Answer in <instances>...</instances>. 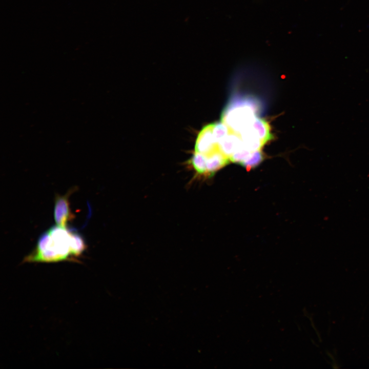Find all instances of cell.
<instances>
[{"instance_id":"7a4b0ae2","label":"cell","mask_w":369,"mask_h":369,"mask_svg":"<svg viewBox=\"0 0 369 369\" xmlns=\"http://www.w3.org/2000/svg\"><path fill=\"white\" fill-rule=\"evenodd\" d=\"M259 100L251 96L231 98L221 114V120L230 131L239 134L250 127L261 111Z\"/></svg>"},{"instance_id":"52a82bcc","label":"cell","mask_w":369,"mask_h":369,"mask_svg":"<svg viewBox=\"0 0 369 369\" xmlns=\"http://www.w3.org/2000/svg\"><path fill=\"white\" fill-rule=\"evenodd\" d=\"M251 126L263 145L273 138L270 127L265 120L257 116Z\"/></svg>"},{"instance_id":"3957f363","label":"cell","mask_w":369,"mask_h":369,"mask_svg":"<svg viewBox=\"0 0 369 369\" xmlns=\"http://www.w3.org/2000/svg\"><path fill=\"white\" fill-rule=\"evenodd\" d=\"M73 187L64 195L56 194L54 201V217L57 225L66 227L67 223L74 218L73 214L70 209L69 198L76 190Z\"/></svg>"},{"instance_id":"ba28073f","label":"cell","mask_w":369,"mask_h":369,"mask_svg":"<svg viewBox=\"0 0 369 369\" xmlns=\"http://www.w3.org/2000/svg\"><path fill=\"white\" fill-rule=\"evenodd\" d=\"M70 247L73 257L78 262L77 258L80 256L86 249L87 246L82 236L75 232H71Z\"/></svg>"},{"instance_id":"9c48e42d","label":"cell","mask_w":369,"mask_h":369,"mask_svg":"<svg viewBox=\"0 0 369 369\" xmlns=\"http://www.w3.org/2000/svg\"><path fill=\"white\" fill-rule=\"evenodd\" d=\"M263 155L261 150L252 152L251 154L239 164L247 170H251L257 167L263 160Z\"/></svg>"},{"instance_id":"6da1fadb","label":"cell","mask_w":369,"mask_h":369,"mask_svg":"<svg viewBox=\"0 0 369 369\" xmlns=\"http://www.w3.org/2000/svg\"><path fill=\"white\" fill-rule=\"evenodd\" d=\"M71 233L66 227L52 226L39 236L36 247L24 258L23 262H78L71 253Z\"/></svg>"},{"instance_id":"8992f818","label":"cell","mask_w":369,"mask_h":369,"mask_svg":"<svg viewBox=\"0 0 369 369\" xmlns=\"http://www.w3.org/2000/svg\"><path fill=\"white\" fill-rule=\"evenodd\" d=\"M218 144L220 151L230 158L243 145V142L238 134L230 132Z\"/></svg>"},{"instance_id":"277c9868","label":"cell","mask_w":369,"mask_h":369,"mask_svg":"<svg viewBox=\"0 0 369 369\" xmlns=\"http://www.w3.org/2000/svg\"><path fill=\"white\" fill-rule=\"evenodd\" d=\"M214 123L204 126L199 133L195 145L194 152L207 156L220 150L213 134Z\"/></svg>"},{"instance_id":"30bf717a","label":"cell","mask_w":369,"mask_h":369,"mask_svg":"<svg viewBox=\"0 0 369 369\" xmlns=\"http://www.w3.org/2000/svg\"><path fill=\"white\" fill-rule=\"evenodd\" d=\"M230 132L228 127L222 121L214 123L213 134L215 141L218 143Z\"/></svg>"},{"instance_id":"8fae6325","label":"cell","mask_w":369,"mask_h":369,"mask_svg":"<svg viewBox=\"0 0 369 369\" xmlns=\"http://www.w3.org/2000/svg\"><path fill=\"white\" fill-rule=\"evenodd\" d=\"M243 145L237 150L230 157V160L233 162L239 164L245 160L252 153Z\"/></svg>"},{"instance_id":"5b68a950","label":"cell","mask_w":369,"mask_h":369,"mask_svg":"<svg viewBox=\"0 0 369 369\" xmlns=\"http://www.w3.org/2000/svg\"><path fill=\"white\" fill-rule=\"evenodd\" d=\"M204 156L206 161L207 177L213 176L218 170L229 163L230 161V158L220 150Z\"/></svg>"}]
</instances>
